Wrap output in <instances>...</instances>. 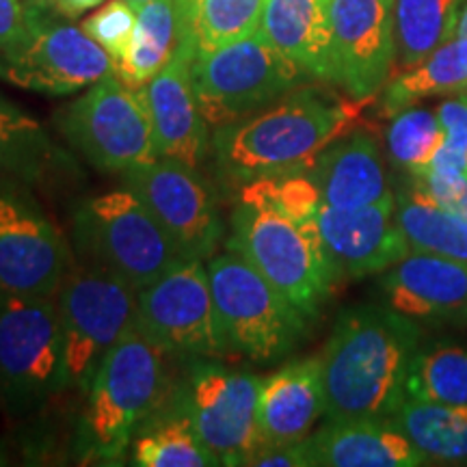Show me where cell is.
<instances>
[{"mask_svg": "<svg viewBox=\"0 0 467 467\" xmlns=\"http://www.w3.org/2000/svg\"><path fill=\"white\" fill-rule=\"evenodd\" d=\"M312 467H420L426 454L394 420H329L306 437Z\"/></svg>", "mask_w": 467, "mask_h": 467, "instance_id": "ffe728a7", "label": "cell"}, {"mask_svg": "<svg viewBox=\"0 0 467 467\" xmlns=\"http://www.w3.org/2000/svg\"><path fill=\"white\" fill-rule=\"evenodd\" d=\"M394 200L396 221L409 249L467 262V221L461 214L441 206L413 180L394 192Z\"/></svg>", "mask_w": 467, "mask_h": 467, "instance_id": "d4e9b609", "label": "cell"}, {"mask_svg": "<svg viewBox=\"0 0 467 467\" xmlns=\"http://www.w3.org/2000/svg\"><path fill=\"white\" fill-rule=\"evenodd\" d=\"M31 26V7L25 0H0V48L17 42Z\"/></svg>", "mask_w": 467, "mask_h": 467, "instance_id": "74e56055", "label": "cell"}, {"mask_svg": "<svg viewBox=\"0 0 467 467\" xmlns=\"http://www.w3.org/2000/svg\"><path fill=\"white\" fill-rule=\"evenodd\" d=\"M69 268L67 243L26 186H0V290L55 296Z\"/></svg>", "mask_w": 467, "mask_h": 467, "instance_id": "5bb4252c", "label": "cell"}, {"mask_svg": "<svg viewBox=\"0 0 467 467\" xmlns=\"http://www.w3.org/2000/svg\"><path fill=\"white\" fill-rule=\"evenodd\" d=\"M325 206L355 210L394 200L389 178L370 132H348L327 148L307 169Z\"/></svg>", "mask_w": 467, "mask_h": 467, "instance_id": "44dd1931", "label": "cell"}, {"mask_svg": "<svg viewBox=\"0 0 467 467\" xmlns=\"http://www.w3.org/2000/svg\"><path fill=\"white\" fill-rule=\"evenodd\" d=\"M241 200L265 202L301 223L317 219L320 203H323L318 186L314 184L307 171L266 175V178L254 180L241 189Z\"/></svg>", "mask_w": 467, "mask_h": 467, "instance_id": "836d02e7", "label": "cell"}, {"mask_svg": "<svg viewBox=\"0 0 467 467\" xmlns=\"http://www.w3.org/2000/svg\"><path fill=\"white\" fill-rule=\"evenodd\" d=\"M137 329L165 353L206 359L232 353L202 260H178L156 282L139 290Z\"/></svg>", "mask_w": 467, "mask_h": 467, "instance_id": "7c38bea8", "label": "cell"}, {"mask_svg": "<svg viewBox=\"0 0 467 467\" xmlns=\"http://www.w3.org/2000/svg\"><path fill=\"white\" fill-rule=\"evenodd\" d=\"M265 377L219 361H197L182 394V411L219 465H247L265 446L260 392Z\"/></svg>", "mask_w": 467, "mask_h": 467, "instance_id": "4fadbf2b", "label": "cell"}, {"mask_svg": "<svg viewBox=\"0 0 467 467\" xmlns=\"http://www.w3.org/2000/svg\"><path fill=\"white\" fill-rule=\"evenodd\" d=\"M72 238L83 265L113 273L134 290H143L182 260L165 227L128 186L80 203Z\"/></svg>", "mask_w": 467, "mask_h": 467, "instance_id": "5b68a950", "label": "cell"}, {"mask_svg": "<svg viewBox=\"0 0 467 467\" xmlns=\"http://www.w3.org/2000/svg\"><path fill=\"white\" fill-rule=\"evenodd\" d=\"M385 139L394 167L409 175H422L441 148L443 130L433 110L407 107L392 117Z\"/></svg>", "mask_w": 467, "mask_h": 467, "instance_id": "d6a6232c", "label": "cell"}, {"mask_svg": "<svg viewBox=\"0 0 467 467\" xmlns=\"http://www.w3.org/2000/svg\"><path fill=\"white\" fill-rule=\"evenodd\" d=\"M388 307L413 320L467 318V262L409 251L381 279Z\"/></svg>", "mask_w": 467, "mask_h": 467, "instance_id": "d6986e66", "label": "cell"}, {"mask_svg": "<svg viewBox=\"0 0 467 467\" xmlns=\"http://www.w3.org/2000/svg\"><path fill=\"white\" fill-rule=\"evenodd\" d=\"M115 74V63L83 26L31 7V26L0 48V78L46 96H69Z\"/></svg>", "mask_w": 467, "mask_h": 467, "instance_id": "8fae6325", "label": "cell"}, {"mask_svg": "<svg viewBox=\"0 0 467 467\" xmlns=\"http://www.w3.org/2000/svg\"><path fill=\"white\" fill-rule=\"evenodd\" d=\"M443 130V143L433 165L454 167L467 171V98H454L437 107Z\"/></svg>", "mask_w": 467, "mask_h": 467, "instance_id": "d590c367", "label": "cell"}, {"mask_svg": "<svg viewBox=\"0 0 467 467\" xmlns=\"http://www.w3.org/2000/svg\"><path fill=\"white\" fill-rule=\"evenodd\" d=\"M247 465L254 467H312L306 440L295 443H265Z\"/></svg>", "mask_w": 467, "mask_h": 467, "instance_id": "8d00e7d4", "label": "cell"}, {"mask_svg": "<svg viewBox=\"0 0 467 467\" xmlns=\"http://www.w3.org/2000/svg\"><path fill=\"white\" fill-rule=\"evenodd\" d=\"M454 37H467V0H463V5H461L457 33H454Z\"/></svg>", "mask_w": 467, "mask_h": 467, "instance_id": "ab89813d", "label": "cell"}, {"mask_svg": "<svg viewBox=\"0 0 467 467\" xmlns=\"http://www.w3.org/2000/svg\"><path fill=\"white\" fill-rule=\"evenodd\" d=\"M266 0H186L195 55L260 31Z\"/></svg>", "mask_w": 467, "mask_h": 467, "instance_id": "1f68e13d", "label": "cell"}, {"mask_svg": "<svg viewBox=\"0 0 467 467\" xmlns=\"http://www.w3.org/2000/svg\"><path fill=\"white\" fill-rule=\"evenodd\" d=\"M465 91H467V87H465Z\"/></svg>", "mask_w": 467, "mask_h": 467, "instance_id": "7bdbcfd3", "label": "cell"}, {"mask_svg": "<svg viewBox=\"0 0 467 467\" xmlns=\"http://www.w3.org/2000/svg\"><path fill=\"white\" fill-rule=\"evenodd\" d=\"M58 126L69 145L100 171L124 175L156 159L141 93L115 74L87 87L83 96L58 110Z\"/></svg>", "mask_w": 467, "mask_h": 467, "instance_id": "30bf717a", "label": "cell"}, {"mask_svg": "<svg viewBox=\"0 0 467 467\" xmlns=\"http://www.w3.org/2000/svg\"><path fill=\"white\" fill-rule=\"evenodd\" d=\"M260 33L309 78L334 83L329 0H266Z\"/></svg>", "mask_w": 467, "mask_h": 467, "instance_id": "603a6c76", "label": "cell"}, {"mask_svg": "<svg viewBox=\"0 0 467 467\" xmlns=\"http://www.w3.org/2000/svg\"><path fill=\"white\" fill-rule=\"evenodd\" d=\"M394 208L396 200L355 210L320 203L317 223L336 279L377 275L411 251Z\"/></svg>", "mask_w": 467, "mask_h": 467, "instance_id": "ac0fdd59", "label": "cell"}, {"mask_svg": "<svg viewBox=\"0 0 467 467\" xmlns=\"http://www.w3.org/2000/svg\"><path fill=\"white\" fill-rule=\"evenodd\" d=\"M28 7L33 9H39V11H52V5H55V0H25Z\"/></svg>", "mask_w": 467, "mask_h": 467, "instance_id": "60d3db41", "label": "cell"}, {"mask_svg": "<svg viewBox=\"0 0 467 467\" xmlns=\"http://www.w3.org/2000/svg\"><path fill=\"white\" fill-rule=\"evenodd\" d=\"M334 83L372 100L396 63L394 0H329Z\"/></svg>", "mask_w": 467, "mask_h": 467, "instance_id": "2e32d148", "label": "cell"}, {"mask_svg": "<svg viewBox=\"0 0 467 467\" xmlns=\"http://www.w3.org/2000/svg\"><path fill=\"white\" fill-rule=\"evenodd\" d=\"M57 309L66 353V389L89 392L98 368L137 325L139 290L89 265H72L58 285Z\"/></svg>", "mask_w": 467, "mask_h": 467, "instance_id": "52a82bcc", "label": "cell"}, {"mask_svg": "<svg viewBox=\"0 0 467 467\" xmlns=\"http://www.w3.org/2000/svg\"><path fill=\"white\" fill-rule=\"evenodd\" d=\"M126 3H130L134 9H139V7H143V5H148V3H151V0H126Z\"/></svg>", "mask_w": 467, "mask_h": 467, "instance_id": "b9f144b4", "label": "cell"}, {"mask_svg": "<svg viewBox=\"0 0 467 467\" xmlns=\"http://www.w3.org/2000/svg\"><path fill=\"white\" fill-rule=\"evenodd\" d=\"M467 87V37H452L424 57L416 66L389 76L383 93V110H399L433 96L465 91Z\"/></svg>", "mask_w": 467, "mask_h": 467, "instance_id": "484cf974", "label": "cell"}, {"mask_svg": "<svg viewBox=\"0 0 467 467\" xmlns=\"http://www.w3.org/2000/svg\"><path fill=\"white\" fill-rule=\"evenodd\" d=\"M137 25V9L126 0H109L83 20V31L109 52L113 63L124 57Z\"/></svg>", "mask_w": 467, "mask_h": 467, "instance_id": "e575fe53", "label": "cell"}, {"mask_svg": "<svg viewBox=\"0 0 467 467\" xmlns=\"http://www.w3.org/2000/svg\"><path fill=\"white\" fill-rule=\"evenodd\" d=\"M206 268L221 331L232 353L266 364L296 348L307 317L262 273L232 249L213 255Z\"/></svg>", "mask_w": 467, "mask_h": 467, "instance_id": "8992f818", "label": "cell"}, {"mask_svg": "<svg viewBox=\"0 0 467 467\" xmlns=\"http://www.w3.org/2000/svg\"><path fill=\"white\" fill-rule=\"evenodd\" d=\"M227 249L247 260L307 318L317 317L337 282L317 219L301 223L265 202L241 200Z\"/></svg>", "mask_w": 467, "mask_h": 467, "instance_id": "3957f363", "label": "cell"}, {"mask_svg": "<svg viewBox=\"0 0 467 467\" xmlns=\"http://www.w3.org/2000/svg\"><path fill=\"white\" fill-rule=\"evenodd\" d=\"M132 463L139 467L219 465L184 411L148 424L134 440Z\"/></svg>", "mask_w": 467, "mask_h": 467, "instance_id": "4dcf8cb0", "label": "cell"}, {"mask_svg": "<svg viewBox=\"0 0 467 467\" xmlns=\"http://www.w3.org/2000/svg\"><path fill=\"white\" fill-rule=\"evenodd\" d=\"M165 392V350L137 325L104 358L87 392L83 446L104 461L121 459L139 424Z\"/></svg>", "mask_w": 467, "mask_h": 467, "instance_id": "277c9868", "label": "cell"}, {"mask_svg": "<svg viewBox=\"0 0 467 467\" xmlns=\"http://www.w3.org/2000/svg\"><path fill=\"white\" fill-rule=\"evenodd\" d=\"M420 337L416 320L388 306L344 309L320 358L327 420H392Z\"/></svg>", "mask_w": 467, "mask_h": 467, "instance_id": "7a4b0ae2", "label": "cell"}, {"mask_svg": "<svg viewBox=\"0 0 467 467\" xmlns=\"http://www.w3.org/2000/svg\"><path fill=\"white\" fill-rule=\"evenodd\" d=\"M184 42H192L186 0H151L137 9V25L124 57L115 63V76L139 89L171 61Z\"/></svg>", "mask_w": 467, "mask_h": 467, "instance_id": "cb8c5ba5", "label": "cell"}, {"mask_svg": "<svg viewBox=\"0 0 467 467\" xmlns=\"http://www.w3.org/2000/svg\"><path fill=\"white\" fill-rule=\"evenodd\" d=\"M66 389V353L55 296L0 290V396L14 413Z\"/></svg>", "mask_w": 467, "mask_h": 467, "instance_id": "ba28073f", "label": "cell"}, {"mask_svg": "<svg viewBox=\"0 0 467 467\" xmlns=\"http://www.w3.org/2000/svg\"><path fill=\"white\" fill-rule=\"evenodd\" d=\"M323 359H296L265 377L260 392V433L265 443L306 440L325 416Z\"/></svg>", "mask_w": 467, "mask_h": 467, "instance_id": "7402d4cb", "label": "cell"}, {"mask_svg": "<svg viewBox=\"0 0 467 467\" xmlns=\"http://www.w3.org/2000/svg\"><path fill=\"white\" fill-rule=\"evenodd\" d=\"M100 5H104V0H55L52 14L58 17H67V20H76V17L85 16L87 11L98 9Z\"/></svg>", "mask_w": 467, "mask_h": 467, "instance_id": "f35d334b", "label": "cell"}, {"mask_svg": "<svg viewBox=\"0 0 467 467\" xmlns=\"http://www.w3.org/2000/svg\"><path fill=\"white\" fill-rule=\"evenodd\" d=\"M405 392L407 400L429 405H467V347L420 344L409 366Z\"/></svg>", "mask_w": 467, "mask_h": 467, "instance_id": "f546056e", "label": "cell"}, {"mask_svg": "<svg viewBox=\"0 0 467 467\" xmlns=\"http://www.w3.org/2000/svg\"><path fill=\"white\" fill-rule=\"evenodd\" d=\"M192 57L195 46L184 42L148 85L139 87V93L150 113L156 156L200 171L213 151V134L192 89Z\"/></svg>", "mask_w": 467, "mask_h": 467, "instance_id": "e0dca14e", "label": "cell"}, {"mask_svg": "<svg viewBox=\"0 0 467 467\" xmlns=\"http://www.w3.org/2000/svg\"><path fill=\"white\" fill-rule=\"evenodd\" d=\"M124 182L165 227L182 258L202 262L213 258L223 227L200 171L156 156L126 171Z\"/></svg>", "mask_w": 467, "mask_h": 467, "instance_id": "9a60e30c", "label": "cell"}, {"mask_svg": "<svg viewBox=\"0 0 467 467\" xmlns=\"http://www.w3.org/2000/svg\"><path fill=\"white\" fill-rule=\"evenodd\" d=\"M306 78L260 31L192 57L191 80L210 126L219 128L266 109Z\"/></svg>", "mask_w": 467, "mask_h": 467, "instance_id": "9c48e42d", "label": "cell"}, {"mask_svg": "<svg viewBox=\"0 0 467 467\" xmlns=\"http://www.w3.org/2000/svg\"><path fill=\"white\" fill-rule=\"evenodd\" d=\"M392 420L429 461H467V405H429L405 400Z\"/></svg>", "mask_w": 467, "mask_h": 467, "instance_id": "f1b7e54d", "label": "cell"}, {"mask_svg": "<svg viewBox=\"0 0 467 467\" xmlns=\"http://www.w3.org/2000/svg\"><path fill=\"white\" fill-rule=\"evenodd\" d=\"M463 0H394L396 61L416 66L457 33Z\"/></svg>", "mask_w": 467, "mask_h": 467, "instance_id": "83f0119b", "label": "cell"}, {"mask_svg": "<svg viewBox=\"0 0 467 467\" xmlns=\"http://www.w3.org/2000/svg\"><path fill=\"white\" fill-rule=\"evenodd\" d=\"M55 145L35 117L0 93V186H28L48 171Z\"/></svg>", "mask_w": 467, "mask_h": 467, "instance_id": "4316f807", "label": "cell"}, {"mask_svg": "<svg viewBox=\"0 0 467 467\" xmlns=\"http://www.w3.org/2000/svg\"><path fill=\"white\" fill-rule=\"evenodd\" d=\"M372 100L296 87L258 113L214 128L213 154L232 184L307 171L331 143L353 132Z\"/></svg>", "mask_w": 467, "mask_h": 467, "instance_id": "6da1fadb", "label": "cell"}]
</instances>
